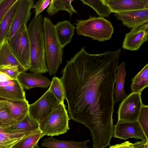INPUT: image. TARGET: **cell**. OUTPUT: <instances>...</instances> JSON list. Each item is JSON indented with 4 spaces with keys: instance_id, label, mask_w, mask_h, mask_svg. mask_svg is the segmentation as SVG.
<instances>
[{
    "instance_id": "cell-1",
    "label": "cell",
    "mask_w": 148,
    "mask_h": 148,
    "mask_svg": "<svg viewBox=\"0 0 148 148\" xmlns=\"http://www.w3.org/2000/svg\"><path fill=\"white\" fill-rule=\"evenodd\" d=\"M121 51L90 54L83 46L61 71L69 119L88 128L93 140L114 133V90Z\"/></svg>"
},
{
    "instance_id": "cell-2",
    "label": "cell",
    "mask_w": 148,
    "mask_h": 148,
    "mask_svg": "<svg viewBox=\"0 0 148 148\" xmlns=\"http://www.w3.org/2000/svg\"><path fill=\"white\" fill-rule=\"evenodd\" d=\"M44 18L34 16L27 27L30 44V66L29 70L40 73L49 71L45 57Z\"/></svg>"
},
{
    "instance_id": "cell-3",
    "label": "cell",
    "mask_w": 148,
    "mask_h": 148,
    "mask_svg": "<svg viewBox=\"0 0 148 148\" xmlns=\"http://www.w3.org/2000/svg\"><path fill=\"white\" fill-rule=\"evenodd\" d=\"M54 25L49 18L44 17L45 61L51 76L57 73L62 63L63 51L57 38Z\"/></svg>"
},
{
    "instance_id": "cell-4",
    "label": "cell",
    "mask_w": 148,
    "mask_h": 148,
    "mask_svg": "<svg viewBox=\"0 0 148 148\" xmlns=\"http://www.w3.org/2000/svg\"><path fill=\"white\" fill-rule=\"evenodd\" d=\"M69 120L64 102L57 101L40 123L39 129L43 136H58L69 130Z\"/></svg>"
},
{
    "instance_id": "cell-5",
    "label": "cell",
    "mask_w": 148,
    "mask_h": 148,
    "mask_svg": "<svg viewBox=\"0 0 148 148\" xmlns=\"http://www.w3.org/2000/svg\"><path fill=\"white\" fill-rule=\"evenodd\" d=\"M77 34L88 36L93 40L104 41L110 40L114 32L111 22L103 17H96L90 16L87 20H77Z\"/></svg>"
},
{
    "instance_id": "cell-6",
    "label": "cell",
    "mask_w": 148,
    "mask_h": 148,
    "mask_svg": "<svg viewBox=\"0 0 148 148\" xmlns=\"http://www.w3.org/2000/svg\"><path fill=\"white\" fill-rule=\"evenodd\" d=\"M10 48L18 61L27 71L30 66V44L27 25H23L9 41Z\"/></svg>"
},
{
    "instance_id": "cell-7",
    "label": "cell",
    "mask_w": 148,
    "mask_h": 148,
    "mask_svg": "<svg viewBox=\"0 0 148 148\" xmlns=\"http://www.w3.org/2000/svg\"><path fill=\"white\" fill-rule=\"evenodd\" d=\"M33 0H17L16 10L10 28L5 37L10 40L20 30L22 26L27 25L29 20L30 12L34 5Z\"/></svg>"
},
{
    "instance_id": "cell-8",
    "label": "cell",
    "mask_w": 148,
    "mask_h": 148,
    "mask_svg": "<svg viewBox=\"0 0 148 148\" xmlns=\"http://www.w3.org/2000/svg\"><path fill=\"white\" fill-rule=\"evenodd\" d=\"M141 94L132 92L119 104L118 111V121H137L142 102Z\"/></svg>"
},
{
    "instance_id": "cell-9",
    "label": "cell",
    "mask_w": 148,
    "mask_h": 148,
    "mask_svg": "<svg viewBox=\"0 0 148 148\" xmlns=\"http://www.w3.org/2000/svg\"><path fill=\"white\" fill-rule=\"evenodd\" d=\"M0 98L11 100L26 99L25 92L17 79L0 72Z\"/></svg>"
},
{
    "instance_id": "cell-10",
    "label": "cell",
    "mask_w": 148,
    "mask_h": 148,
    "mask_svg": "<svg viewBox=\"0 0 148 148\" xmlns=\"http://www.w3.org/2000/svg\"><path fill=\"white\" fill-rule=\"evenodd\" d=\"M114 137L124 140L134 138L148 142V138L145 136L137 121H118L114 125Z\"/></svg>"
},
{
    "instance_id": "cell-11",
    "label": "cell",
    "mask_w": 148,
    "mask_h": 148,
    "mask_svg": "<svg viewBox=\"0 0 148 148\" xmlns=\"http://www.w3.org/2000/svg\"><path fill=\"white\" fill-rule=\"evenodd\" d=\"M57 101L49 88L39 99L29 105L28 114L40 123Z\"/></svg>"
},
{
    "instance_id": "cell-12",
    "label": "cell",
    "mask_w": 148,
    "mask_h": 148,
    "mask_svg": "<svg viewBox=\"0 0 148 148\" xmlns=\"http://www.w3.org/2000/svg\"><path fill=\"white\" fill-rule=\"evenodd\" d=\"M148 40V23L135 27L125 35L122 45L123 49L137 51Z\"/></svg>"
},
{
    "instance_id": "cell-13",
    "label": "cell",
    "mask_w": 148,
    "mask_h": 148,
    "mask_svg": "<svg viewBox=\"0 0 148 148\" xmlns=\"http://www.w3.org/2000/svg\"><path fill=\"white\" fill-rule=\"evenodd\" d=\"M116 19L127 27L133 29L148 23V9H140L115 13Z\"/></svg>"
},
{
    "instance_id": "cell-14",
    "label": "cell",
    "mask_w": 148,
    "mask_h": 148,
    "mask_svg": "<svg viewBox=\"0 0 148 148\" xmlns=\"http://www.w3.org/2000/svg\"><path fill=\"white\" fill-rule=\"evenodd\" d=\"M17 79L23 89L28 90L37 87L47 88L51 84L49 79L42 73L33 72L21 73Z\"/></svg>"
},
{
    "instance_id": "cell-15",
    "label": "cell",
    "mask_w": 148,
    "mask_h": 148,
    "mask_svg": "<svg viewBox=\"0 0 148 148\" xmlns=\"http://www.w3.org/2000/svg\"><path fill=\"white\" fill-rule=\"evenodd\" d=\"M115 13L140 9H148V0H104Z\"/></svg>"
},
{
    "instance_id": "cell-16",
    "label": "cell",
    "mask_w": 148,
    "mask_h": 148,
    "mask_svg": "<svg viewBox=\"0 0 148 148\" xmlns=\"http://www.w3.org/2000/svg\"><path fill=\"white\" fill-rule=\"evenodd\" d=\"M0 102L8 108L12 117L19 122L28 114L29 105L26 99L24 100H0Z\"/></svg>"
},
{
    "instance_id": "cell-17",
    "label": "cell",
    "mask_w": 148,
    "mask_h": 148,
    "mask_svg": "<svg viewBox=\"0 0 148 148\" xmlns=\"http://www.w3.org/2000/svg\"><path fill=\"white\" fill-rule=\"evenodd\" d=\"M36 130L6 131L0 126V148H11L20 140Z\"/></svg>"
},
{
    "instance_id": "cell-18",
    "label": "cell",
    "mask_w": 148,
    "mask_h": 148,
    "mask_svg": "<svg viewBox=\"0 0 148 148\" xmlns=\"http://www.w3.org/2000/svg\"><path fill=\"white\" fill-rule=\"evenodd\" d=\"M54 28L58 41L64 48L71 42L75 27L70 21L65 20L58 22Z\"/></svg>"
},
{
    "instance_id": "cell-19",
    "label": "cell",
    "mask_w": 148,
    "mask_h": 148,
    "mask_svg": "<svg viewBox=\"0 0 148 148\" xmlns=\"http://www.w3.org/2000/svg\"><path fill=\"white\" fill-rule=\"evenodd\" d=\"M125 66V63L123 61L117 67V72L115 79V86L114 90V103L122 101L127 96L124 90L125 79L127 72Z\"/></svg>"
},
{
    "instance_id": "cell-20",
    "label": "cell",
    "mask_w": 148,
    "mask_h": 148,
    "mask_svg": "<svg viewBox=\"0 0 148 148\" xmlns=\"http://www.w3.org/2000/svg\"><path fill=\"white\" fill-rule=\"evenodd\" d=\"M90 141L89 140L81 142L60 140L51 136L43 139L42 145L47 148H88L86 144Z\"/></svg>"
},
{
    "instance_id": "cell-21",
    "label": "cell",
    "mask_w": 148,
    "mask_h": 148,
    "mask_svg": "<svg viewBox=\"0 0 148 148\" xmlns=\"http://www.w3.org/2000/svg\"><path fill=\"white\" fill-rule=\"evenodd\" d=\"M7 66H18L24 68L12 52L8 40L5 37L0 44V67Z\"/></svg>"
},
{
    "instance_id": "cell-22",
    "label": "cell",
    "mask_w": 148,
    "mask_h": 148,
    "mask_svg": "<svg viewBox=\"0 0 148 148\" xmlns=\"http://www.w3.org/2000/svg\"><path fill=\"white\" fill-rule=\"evenodd\" d=\"M131 85L132 92L139 93L148 86V64L132 79Z\"/></svg>"
},
{
    "instance_id": "cell-23",
    "label": "cell",
    "mask_w": 148,
    "mask_h": 148,
    "mask_svg": "<svg viewBox=\"0 0 148 148\" xmlns=\"http://www.w3.org/2000/svg\"><path fill=\"white\" fill-rule=\"evenodd\" d=\"M74 0H51L46 12L50 16L56 14L59 11L64 10L67 12L71 17L74 13L77 14L73 8L71 3Z\"/></svg>"
},
{
    "instance_id": "cell-24",
    "label": "cell",
    "mask_w": 148,
    "mask_h": 148,
    "mask_svg": "<svg viewBox=\"0 0 148 148\" xmlns=\"http://www.w3.org/2000/svg\"><path fill=\"white\" fill-rule=\"evenodd\" d=\"M40 123L28 114L22 120L6 128L5 130L33 131L40 130Z\"/></svg>"
},
{
    "instance_id": "cell-25",
    "label": "cell",
    "mask_w": 148,
    "mask_h": 148,
    "mask_svg": "<svg viewBox=\"0 0 148 148\" xmlns=\"http://www.w3.org/2000/svg\"><path fill=\"white\" fill-rule=\"evenodd\" d=\"M80 1L83 4L89 5L92 8L100 17H108L112 12L110 8L104 0Z\"/></svg>"
},
{
    "instance_id": "cell-26",
    "label": "cell",
    "mask_w": 148,
    "mask_h": 148,
    "mask_svg": "<svg viewBox=\"0 0 148 148\" xmlns=\"http://www.w3.org/2000/svg\"><path fill=\"white\" fill-rule=\"evenodd\" d=\"M43 136L40 130H36L20 140L11 148H33Z\"/></svg>"
},
{
    "instance_id": "cell-27",
    "label": "cell",
    "mask_w": 148,
    "mask_h": 148,
    "mask_svg": "<svg viewBox=\"0 0 148 148\" xmlns=\"http://www.w3.org/2000/svg\"><path fill=\"white\" fill-rule=\"evenodd\" d=\"M16 2L7 13L0 23V44L10 28L16 10Z\"/></svg>"
},
{
    "instance_id": "cell-28",
    "label": "cell",
    "mask_w": 148,
    "mask_h": 148,
    "mask_svg": "<svg viewBox=\"0 0 148 148\" xmlns=\"http://www.w3.org/2000/svg\"><path fill=\"white\" fill-rule=\"evenodd\" d=\"M49 89L58 101L60 103L64 102V89L60 78L56 76L53 77Z\"/></svg>"
},
{
    "instance_id": "cell-29",
    "label": "cell",
    "mask_w": 148,
    "mask_h": 148,
    "mask_svg": "<svg viewBox=\"0 0 148 148\" xmlns=\"http://www.w3.org/2000/svg\"><path fill=\"white\" fill-rule=\"evenodd\" d=\"M18 122L12 117L7 107L0 102V126L6 128Z\"/></svg>"
},
{
    "instance_id": "cell-30",
    "label": "cell",
    "mask_w": 148,
    "mask_h": 148,
    "mask_svg": "<svg viewBox=\"0 0 148 148\" xmlns=\"http://www.w3.org/2000/svg\"><path fill=\"white\" fill-rule=\"evenodd\" d=\"M137 121L148 138V106L143 104L139 113Z\"/></svg>"
},
{
    "instance_id": "cell-31",
    "label": "cell",
    "mask_w": 148,
    "mask_h": 148,
    "mask_svg": "<svg viewBox=\"0 0 148 148\" xmlns=\"http://www.w3.org/2000/svg\"><path fill=\"white\" fill-rule=\"evenodd\" d=\"M27 70L18 66H7L0 67V72L9 76L13 79H17L21 73L26 72Z\"/></svg>"
},
{
    "instance_id": "cell-32",
    "label": "cell",
    "mask_w": 148,
    "mask_h": 148,
    "mask_svg": "<svg viewBox=\"0 0 148 148\" xmlns=\"http://www.w3.org/2000/svg\"><path fill=\"white\" fill-rule=\"evenodd\" d=\"M17 0H3L0 4V23L4 17Z\"/></svg>"
},
{
    "instance_id": "cell-33",
    "label": "cell",
    "mask_w": 148,
    "mask_h": 148,
    "mask_svg": "<svg viewBox=\"0 0 148 148\" xmlns=\"http://www.w3.org/2000/svg\"><path fill=\"white\" fill-rule=\"evenodd\" d=\"M51 0H39L32 6L35 12V16H38L50 4Z\"/></svg>"
},
{
    "instance_id": "cell-34",
    "label": "cell",
    "mask_w": 148,
    "mask_h": 148,
    "mask_svg": "<svg viewBox=\"0 0 148 148\" xmlns=\"http://www.w3.org/2000/svg\"><path fill=\"white\" fill-rule=\"evenodd\" d=\"M132 143L129 141H126L121 143L111 146L109 148H129Z\"/></svg>"
},
{
    "instance_id": "cell-35",
    "label": "cell",
    "mask_w": 148,
    "mask_h": 148,
    "mask_svg": "<svg viewBox=\"0 0 148 148\" xmlns=\"http://www.w3.org/2000/svg\"><path fill=\"white\" fill-rule=\"evenodd\" d=\"M148 142L141 141L132 143L129 148H143L145 144Z\"/></svg>"
},
{
    "instance_id": "cell-36",
    "label": "cell",
    "mask_w": 148,
    "mask_h": 148,
    "mask_svg": "<svg viewBox=\"0 0 148 148\" xmlns=\"http://www.w3.org/2000/svg\"><path fill=\"white\" fill-rule=\"evenodd\" d=\"M33 148H40L38 146V143H37L33 147Z\"/></svg>"
},
{
    "instance_id": "cell-37",
    "label": "cell",
    "mask_w": 148,
    "mask_h": 148,
    "mask_svg": "<svg viewBox=\"0 0 148 148\" xmlns=\"http://www.w3.org/2000/svg\"><path fill=\"white\" fill-rule=\"evenodd\" d=\"M143 148H148V142L145 144Z\"/></svg>"
},
{
    "instance_id": "cell-38",
    "label": "cell",
    "mask_w": 148,
    "mask_h": 148,
    "mask_svg": "<svg viewBox=\"0 0 148 148\" xmlns=\"http://www.w3.org/2000/svg\"><path fill=\"white\" fill-rule=\"evenodd\" d=\"M3 1V0H0V4H1Z\"/></svg>"
}]
</instances>
